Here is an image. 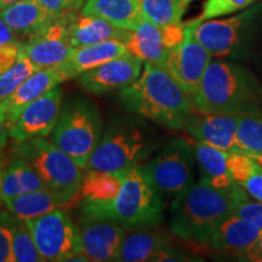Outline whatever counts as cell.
I'll use <instances>...</instances> for the list:
<instances>
[{
  "label": "cell",
  "mask_w": 262,
  "mask_h": 262,
  "mask_svg": "<svg viewBox=\"0 0 262 262\" xmlns=\"http://www.w3.org/2000/svg\"><path fill=\"white\" fill-rule=\"evenodd\" d=\"M129 112L172 130L185 129L194 106L192 98L159 66L145 62L139 78L120 89Z\"/></svg>",
  "instance_id": "1"
},
{
  "label": "cell",
  "mask_w": 262,
  "mask_h": 262,
  "mask_svg": "<svg viewBox=\"0 0 262 262\" xmlns=\"http://www.w3.org/2000/svg\"><path fill=\"white\" fill-rule=\"evenodd\" d=\"M191 98L195 110L205 113H262V86L255 75L222 58L211 60Z\"/></svg>",
  "instance_id": "2"
},
{
  "label": "cell",
  "mask_w": 262,
  "mask_h": 262,
  "mask_svg": "<svg viewBox=\"0 0 262 262\" xmlns=\"http://www.w3.org/2000/svg\"><path fill=\"white\" fill-rule=\"evenodd\" d=\"M237 185L231 191L217 189L199 180L172 199L170 228L172 233L189 243L205 244L212 231L233 214L238 194Z\"/></svg>",
  "instance_id": "3"
},
{
  "label": "cell",
  "mask_w": 262,
  "mask_h": 262,
  "mask_svg": "<svg viewBox=\"0 0 262 262\" xmlns=\"http://www.w3.org/2000/svg\"><path fill=\"white\" fill-rule=\"evenodd\" d=\"M160 145L162 139L145 123L135 118H118L103 130L86 169L127 171L140 166Z\"/></svg>",
  "instance_id": "4"
},
{
  "label": "cell",
  "mask_w": 262,
  "mask_h": 262,
  "mask_svg": "<svg viewBox=\"0 0 262 262\" xmlns=\"http://www.w3.org/2000/svg\"><path fill=\"white\" fill-rule=\"evenodd\" d=\"M164 206L163 196L137 166L124 172L122 189L112 202L102 205L81 204V212L83 219L110 220L126 229H137L159 225Z\"/></svg>",
  "instance_id": "5"
},
{
  "label": "cell",
  "mask_w": 262,
  "mask_h": 262,
  "mask_svg": "<svg viewBox=\"0 0 262 262\" xmlns=\"http://www.w3.org/2000/svg\"><path fill=\"white\" fill-rule=\"evenodd\" d=\"M12 155L26 160L35 170L45 186L61 199L63 208L74 205L77 199H80L83 171L51 140L35 137L24 142H15Z\"/></svg>",
  "instance_id": "6"
},
{
  "label": "cell",
  "mask_w": 262,
  "mask_h": 262,
  "mask_svg": "<svg viewBox=\"0 0 262 262\" xmlns=\"http://www.w3.org/2000/svg\"><path fill=\"white\" fill-rule=\"evenodd\" d=\"M103 133L102 118L96 107L85 98H74L62 106L51 141L85 170Z\"/></svg>",
  "instance_id": "7"
},
{
  "label": "cell",
  "mask_w": 262,
  "mask_h": 262,
  "mask_svg": "<svg viewBox=\"0 0 262 262\" xmlns=\"http://www.w3.org/2000/svg\"><path fill=\"white\" fill-rule=\"evenodd\" d=\"M194 159L193 146L173 139L139 169L163 199H173L194 182Z\"/></svg>",
  "instance_id": "8"
},
{
  "label": "cell",
  "mask_w": 262,
  "mask_h": 262,
  "mask_svg": "<svg viewBox=\"0 0 262 262\" xmlns=\"http://www.w3.org/2000/svg\"><path fill=\"white\" fill-rule=\"evenodd\" d=\"M26 224L44 261H71L75 255L83 254L79 227L61 209Z\"/></svg>",
  "instance_id": "9"
},
{
  "label": "cell",
  "mask_w": 262,
  "mask_h": 262,
  "mask_svg": "<svg viewBox=\"0 0 262 262\" xmlns=\"http://www.w3.org/2000/svg\"><path fill=\"white\" fill-rule=\"evenodd\" d=\"M257 9H249L222 19H198L194 26V37L212 57L224 60L237 56L247 44Z\"/></svg>",
  "instance_id": "10"
},
{
  "label": "cell",
  "mask_w": 262,
  "mask_h": 262,
  "mask_svg": "<svg viewBox=\"0 0 262 262\" xmlns=\"http://www.w3.org/2000/svg\"><path fill=\"white\" fill-rule=\"evenodd\" d=\"M198 19L186 24L183 40L169 50L159 66L189 96L198 89L206 67L212 60L210 52L194 37V26Z\"/></svg>",
  "instance_id": "11"
},
{
  "label": "cell",
  "mask_w": 262,
  "mask_h": 262,
  "mask_svg": "<svg viewBox=\"0 0 262 262\" xmlns=\"http://www.w3.org/2000/svg\"><path fill=\"white\" fill-rule=\"evenodd\" d=\"M185 28L186 24L182 22L156 25L148 19L141 18L125 42L127 51L142 62L160 66L169 50L183 40Z\"/></svg>",
  "instance_id": "12"
},
{
  "label": "cell",
  "mask_w": 262,
  "mask_h": 262,
  "mask_svg": "<svg viewBox=\"0 0 262 262\" xmlns=\"http://www.w3.org/2000/svg\"><path fill=\"white\" fill-rule=\"evenodd\" d=\"M63 106V89L55 86L27 104L16 122L9 127V137L15 142L50 135Z\"/></svg>",
  "instance_id": "13"
},
{
  "label": "cell",
  "mask_w": 262,
  "mask_h": 262,
  "mask_svg": "<svg viewBox=\"0 0 262 262\" xmlns=\"http://www.w3.org/2000/svg\"><path fill=\"white\" fill-rule=\"evenodd\" d=\"M71 16L52 19L29 35L27 42H21V54L39 68L55 67L67 61L74 51L68 41L67 32V22Z\"/></svg>",
  "instance_id": "14"
},
{
  "label": "cell",
  "mask_w": 262,
  "mask_h": 262,
  "mask_svg": "<svg viewBox=\"0 0 262 262\" xmlns=\"http://www.w3.org/2000/svg\"><path fill=\"white\" fill-rule=\"evenodd\" d=\"M239 114L205 113L193 111L185 129L193 139L227 153H243L237 141Z\"/></svg>",
  "instance_id": "15"
},
{
  "label": "cell",
  "mask_w": 262,
  "mask_h": 262,
  "mask_svg": "<svg viewBox=\"0 0 262 262\" xmlns=\"http://www.w3.org/2000/svg\"><path fill=\"white\" fill-rule=\"evenodd\" d=\"M143 62L130 52L81 73L78 77L80 86L91 94L101 95L123 89L134 83L142 71Z\"/></svg>",
  "instance_id": "16"
},
{
  "label": "cell",
  "mask_w": 262,
  "mask_h": 262,
  "mask_svg": "<svg viewBox=\"0 0 262 262\" xmlns=\"http://www.w3.org/2000/svg\"><path fill=\"white\" fill-rule=\"evenodd\" d=\"M66 79L58 66L35 71L10 96L0 101V116L9 127L17 119L22 110Z\"/></svg>",
  "instance_id": "17"
},
{
  "label": "cell",
  "mask_w": 262,
  "mask_h": 262,
  "mask_svg": "<svg viewBox=\"0 0 262 262\" xmlns=\"http://www.w3.org/2000/svg\"><path fill=\"white\" fill-rule=\"evenodd\" d=\"M83 254L90 261H116L125 229L117 222L100 219H83L79 228Z\"/></svg>",
  "instance_id": "18"
},
{
  "label": "cell",
  "mask_w": 262,
  "mask_h": 262,
  "mask_svg": "<svg viewBox=\"0 0 262 262\" xmlns=\"http://www.w3.org/2000/svg\"><path fill=\"white\" fill-rule=\"evenodd\" d=\"M261 233V229L242 220L237 215L231 214L212 231L205 244L217 253L243 257Z\"/></svg>",
  "instance_id": "19"
},
{
  "label": "cell",
  "mask_w": 262,
  "mask_h": 262,
  "mask_svg": "<svg viewBox=\"0 0 262 262\" xmlns=\"http://www.w3.org/2000/svg\"><path fill=\"white\" fill-rule=\"evenodd\" d=\"M67 32L68 41L75 49L110 40H119L125 44L131 31L117 27L98 16L80 12L68 18Z\"/></svg>",
  "instance_id": "20"
},
{
  "label": "cell",
  "mask_w": 262,
  "mask_h": 262,
  "mask_svg": "<svg viewBox=\"0 0 262 262\" xmlns=\"http://www.w3.org/2000/svg\"><path fill=\"white\" fill-rule=\"evenodd\" d=\"M127 48L119 40H110L75 48L72 56L58 66L64 79L79 77L84 72L127 54Z\"/></svg>",
  "instance_id": "21"
},
{
  "label": "cell",
  "mask_w": 262,
  "mask_h": 262,
  "mask_svg": "<svg viewBox=\"0 0 262 262\" xmlns=\"http://www.w3.org/2000/svg\"><path fill=\"white\" fill-rule=\"evenodd\" d=\"M171 247V239L160 231H137L125 235L116 261L159 262L162 255Z\"/></svg>",
  "instance_id": "22"
},
{
  "label": "cell",
  "mask_w": 262,
  "mask_h": 262,
  "mask_svg": "<svg viewBox=\"0 0 262 262\" xmlns=\"http://www.w3.org/2000/svg\"><path fill=\"white\" fill-rule=\"evenodd\" d=\"M193 150L201 171V180L208 182L212 187L224 191H231L238 185L228 170L227 152L201 141H195Z\"/></svg>",
  "instance_id": "23"
},
{
  "label": "cell",
  "mask_w": 262,
  "mask_h": 262,
  "mask_svg": "<svg viewBox=\"0 0 262 262\" xmlns=\"http://www.w3.org/2000/svg\"><path fill=\"white\" fill-rule=\"evenodd\" d=\"M0 17L17 35H32L52 21L39 0H18L0 9Z\"/></svg>",
  "instance_id": "24"
},
{
  "label": "cell",
  "mask_w": 262,
  "mask_h": 262,
  "mask_svg": "<svg viewBox=\"0 0 262 262\" xmlns=\"http://www.w3.org/2000/svg\"><path fill=\"white\" fill-rule=\"evenodd\" d=\"M124 172L86 169L81 178L79 189L81 204L102 205L112 202L122 189Z\"/></svg>",
  "instance_id": "25"
},
{
  "label": "cell",
  "mask_w": 262,
  "mask_h": 262,
  "mask_svg": "<svg viewBox=\"0 0 262 262\" xmlns=\"http://www.w3.org/2000/svg\"><path fill=\"white\" fill-rule=\"evenodd\" d=\"M80 12L98 16L127 31H134L142 18L137 0H85Z\"/></svg>",
  "instance_id": "26"
},
{
  "label": "cell",
  "mask_w": 262,
  "mask_h": 262,
  "mask_svg": "<svg viewBox=\"0 0 262 262\" xmlns=\"http://www.w3.org/2000/svg\"><path fill=\"white\" fill-rule=\"evenodd\" d=\"M8 211L16 217L27 221L40 217L49 212L63 208V203L49 188L38 189L4 201Z\"/></svg>",
  "instance_id": "27"
},
{
  "label": "cell",
  "mask_w": 262,
  "mask_h": 262,
  "mask_svg": "<svg viewBox=\"0 0 262 262\" xmlns=\"http://www.w3.org/2000/svg\"><path fill=\"white\" fill-rule=\"evenodd\" d=\"M42 188L48 187L35 170L26 160L14 156L3 171V201Z\"/></svg>",
  "instance_id": "28"
},
{
  "label": "cell",
  "mask_w": 262,
  "mask_h": 262,
  "mask_svg": "<svg viewBox=\"0 0 262 262\" xmlns=\"http://www.w3.org/2000/svg\"><path fill=\"white\" fill-rule=\"evenodd\" d=\"M141 17L156 25L181 22L186 3L183 0H137Z\"/></svg>",
  "instance_id": "29"
},
{
  "label": "cell",
  "mask_w": 262,
  "mask_h": 262,
  "mask_svg": "<svg viewBox=\"0 0 262 262\" xmlns=\"http://www.w3.org/2000/svg\"><path fill=\"white\" fill-rule=\"evenodd\" d=\"M237 141L245 155L250 157L262 156V113L239 116Z\"/></svg>",
  "instance_id": "30"
},
{
  "label": "cell",
  "mask_w": 262,
  "mask_h": 262,
  "mask_svg": "<svg viewBox=\"0 0 262 262\" xmlns=\"http://www.w3.org/2000/svg\"><path fill=\"white\" fill-rule=\"evenodd\" d=\"M11 231L15 262H44L26 221L12 215Z\"/></svg>",
  "instance_id": "31"
},
{
  "label": "cell",
  "mask_w": 262,
  "mask_h": 262,
  "mask_svg": "<svg viewBox=\"0 0 262 262\" xmlns=\"http://www.w3.org/2000/svg\"><path fill=\"white\" fill-rule=\"evenodd\" d=\"M38 70L40 68L37 64L33 63L28 57L19 52V57L15 64L0 74V101L10 96L29 75Z\"/></svg>",
  "instance_id": "32"
},
{
  "label": "cell",
  "mask_w": 262,
  "mask_h": 262,
  "mask_svg": "<svg viewBox=\"0 0 262 262\" xmlns=\"http://www.w3.org/2000/svg\"><path fill=\"white\" fill-rule=\"evenodd\" d=\"M233 214L262 231V202L254 199L244 189L238 194Z\"/></svg>",
  "instance_id": "33"
},
{
  "label": "cell",
  "mask_w": 262,
  "mask_h": 262,
  "mask_svg": "<svg viewBox=\"0 0 262 262\" xmlns=\"http://www.w3.org/2000/svg\"><path fill=\"white\" fill-rule=\"evenodd\" d=\"M254 2L255 0H206L199 19L206 21V19L235 14L253 5Z\"/></svg>",
  "instance_id": "34"
},
{
  "label": "cell",
  "mask_w": 262,
  "mask_h": 262,
  "mask_svg": "<svg viewBox=\"0 0 262 262\" xmlns=\"http://www.w3.org/2000/svg\"><path fill=\"white\" fill-rule=\"evenodd\" d=\"M10 211L0 209V262H15L12 251V231Z\"/></svg>",
  "instance_id": "35"
},
{
  "label": "cell",
  "mask_w": 262,
  "mask_h": 262,
  "mask_svg": "<svg viewBox=\"0 0 262 262\" xmlns=\"http://www.w3.org/2000/svg\"><path fill=\"white\" fill-rule=\"evenodd\" d=\"M52 19L77 14L85 0H39Z\"/></svg>",
  "instance_id": "36"
},
{
  "label": "cell",
  "mask_w": 262,
  "mask_h": 262,
  "mask_svg": "<svg viewBox=\"0 0 262 262\" xmlns=\"http://www.w3.org/2000/svg\"><path fill=\"white\" fill-rule=\"evenodd\" d=\"M249 195L254 199L262 202V169L257 165L254 170L249 172V175L244 180L238 183Z\"/></svg>",
  "instance_id": "37"
},
{
  "label": "cell",
  "mask_w": 262,
  "mask_h": 262,
  "mask_svg": "<svg viewBox=\"0 0 262 262\" xmlns=\"http://www.w3.org/2000/svg\"><path fill=\"white\" fill-rule=\"evenodd\" d=\"M21 52V42L18 44L0 45V74L15 64Z\"/></svg>",
  "instance_id": "38"
},
{
  "label": "cell",
  "mask_w": 262,
  "mask_h": 262,
  "mask_svg": "<svg viewBox=\"0 0 262 262\" xmlns=\"http://www.w3.org/2000/svg\"><path fill=\"white\" fill-rule=\"evenodd\" d=\"M21 42L17 39V34L5 24V21L0 17V45L18 44Z\"/></svg>",
  "instance_id": "39"
},
{
  "label": "cell",
  "mask_w": 262,
  "mask_h": 262,
  "mask_svg": "<svg viewBox=\"0 0 262 262\" xmlns=\"http://www.w3.org/2000/svg\"><path fill=\"white\" fill-rule=\"evenodd\" d=\"M244 261H253V262H262V233L255 244L245 253V255L242 257Z\"/></svg>",
  "instance_id": "40"
},
{
  "label": "cell",
  "mask_w": 262,
  "mask_h": 262,
  "mask_svg": "<svg viewBox=\"0 0 262 262\" xmlns=\"http://www.w3.org/2000/svg\"><path fill=\"white\" fill-rule=\"evenodd\" d=\"M8 137H9V133H8V126L3 119L2 116H0V150H2L8 143Z\"/></svg>",
  "instance_id": "41"
},
{
  "label": "cell",
  "mask_w": 262,
  "mask_h": 262,
  "mask_svg": "<svg viewBox=\"0 0 262 262\" xmlns=\"http://www.w3.org/2000/svg\"><path fill=\"white\" fill-rule=\"evenodd\" d=\"M5 164H4V157H3L2 150H0V209L2 206L4 205V201H3V195H2V179H3V171H4Z\"/></svg>",
  "instance_id": "42"
},
{
  "label": "cell",
  "mask_w": 262,
  "mask_h": 262,
  "mask_svg": "<svg viewBox=\"0 0 262 262\" xmlns=\"http://www.w3.org/2000/svg\"><path fill=\"white\" fill-rule=\"evenodd\" d=\"M18 2V0H0V9L5 8V6H8L10 4H12V3H16Z\"/></svg>",
  "instance_id": "43"
},
{
  "label": "cell",
  "mask_w": 262,
  "mask_h": 262,
  "mask_svg": "<svg viewBox=\"0 0 262 262\" xmlns=\"http://www.w3.org/2000/svg\"><path fill=\"white\" fill-rule=\"evenodd\" d=\"M253 158L256 160V162L258 163V165H260L262 169V156H256V157H253Z\"/></svg>",
  "instance_id": "44"
},
{
  "label": "cell",
  "mask_w": 262,
  "mask_h": 262,
  "mask_svg": "<svg viewBox=\"0 0 262 262\" xmlns=\"http://www.w3.org/2000/svg\"><path fill=\"white\" fill-rule=\"evenodd\" d=\"M183 2H185V3H186V4H188V3H191V2H192V0H183Z\"/></svg>",
  "instance_id": "45"
}]
</instances>
